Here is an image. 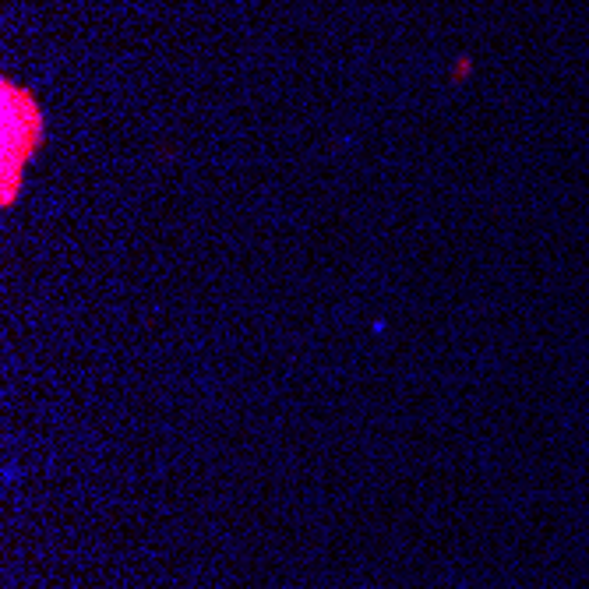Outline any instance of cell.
<instances>
[{"mask_svg":"<svg viewBox=\"0 0 589 589\" xmlns=\"http://www.w3.org/2000/svg\"><path fill=\"white\" fill-rule=\"evenodd\" d=\"M39 114L29 92H18L4 81V205L14 201L18 191V166L29 163L32 148L39 145Z\"/></svg>","mask_w":589,"mask_h":589,"instance_id":"cell-1","label":"cell"}]
</instances>
